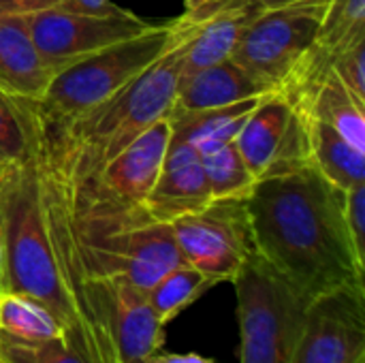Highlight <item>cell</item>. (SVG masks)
Here are the masks:
<instances>
[{"label":"cell","instance_id":"cell-3","mask_svg":"<svg viewBox=\"0 0 365 363\" xmlns=\"http://www.w3.org/2000/svg\"><path fill=\"white\" fill-rule=\"evenodd\" d=\"M0 248L2 293L26 295L45 306L62 325L66 342L88 363H101L53 252L34 139L24 160L0 169Z\"/></svg>","mask_w":365,"mask_h":363},{"label":"cell","instance_id":"cell-1","mask_svg":"<svg viewBox=\"0 0 365 363\" xmlns=\"http://www.w3.org/2000/svg\"><path fill=\"white\" fill-rule=\"evenodd\" d=\"M246 203L257 252L306 306L342 287H365L344 216L346 190L317 167L257 180Z\"/></svg>","mask_w":365,"mask_h":363},{"label":"cell","instance_id":"cell-25","mask_svg":"<svg viewBox=\"0 0 365 363\" xmlns=\"http://www.w3.org/2000/svg\"><path fill=\"white\" fill-rule=\"evenodd\" d=\"M0 363H88L62 336L24 340L0 332Z\"/></svg>","mask_w":365,"mask_h":363},{"label":"cell","instance_id":"cell-10","mask_svg":"<svg viewBox=\"0 0 365 363\" xmlns=\"http://www.w3.org/2000/svg\"><path fill=\"white\" fill-rule=\"evenodd\" d=\"M235 145L257 180L302 169L310 165L308 113L280 92H267L246 118Z\"/></svg>","mask_w":365,"mask_h":363},{"label":"cell","instance_id":"cell-20","mask_svg":"<svg viewBox=\"0 0 365 363\" xmlns=\"http://www.w3.org/2000/svg\"><path fill=\"white\" fill-rule=\"evenodd\" d=\"M310 165L317 167L331 184L351 190L365 182V152L349 143L336 128L308 116Z\"/></svg>","mask_w":365,"mask_h":363},{"label":"cell","instance_id":"cell-12","mask_svg":"<svg viewBox=\"0 0 365 363\" xmlns=\"http://www.w3.org/2000/svg\"><path fill=\"white\" fill-rule=\"evenodd\" d=\"M291 363H365V287H342L306 306Z\"/></svg>","mask_w":365,"mask_h":363},{"label":"cell","instance_id":"cell-9","mask_svg":"<svg viewBox=\"0 0 365 363\" xmlns=\"http://www.w3.org/2000/svg\"><path fill=\"white\" fill-rule=\"evenodd\" d=\"M246 199H212L199 212L169 223L184 263L220 285L233 282L257 252Z\"/></svg>","mask_w":365,"mask_h":363},{"label":"cell","instance_id":"cell-32","mask_svg":"<svg viewBox=\"0 0 365 363\" xmlns=\"http://www.w3.org/2000/svg\"><path fill=\"white\" fill-rule=\"evenodd\" d=\"M30 0H0V13H21Z\"/></svg>","mask_w":365,"mask_h":363},{"label":"cell","instance_id":"cell-7","mask_svg":"<svg viewBox=\"0 0 365 363\" xmlns=\"http://www.w3.org/2000/svg\"><path fill=\"white\" fill-rule=\"evenodd\" d=\"M331 0H297L263 9L244 30L231 60L276 92L317 39Z\"/></svg>","mask_w":365,"mask_h":363},{"label":"cell","instance_id":"cell-19","mask_svg":"<svg viewBox=\"0 0 365 363\" xmlns=\"http://www.w3.org/2000/svg\"><path fill=\"white\" fill-rule=\"evenodd\" d=\"M259 98L261 96L199 111L167 113L169 139L188 143L203 156L220 145L235 141L240 128L244 126L246 118L250 116Z\"/></svg>","mask_w":365,"mask_h":363},{"label":"cell","instance_id":"cell-33","mask_svg":"<svg viewBox=\"0 0 365 363\" xmlns=\"http://www.w3.org/2000/svg\"><path fill=\"white\" fill-rule=\"evenodd\" d=\"M265 9H274V6H282V4H289V2H297V0H261Z\"/></svg>","mask_w":365,"mask_h":363},{"label":"cell","instance_id":"cell-30","mask_svg":"<svg viewBox=\"0 0 365 363\" xmlns=\"http://www.w3.org/2000/svg\"><path fill=\"white\" fill-rule=\"evenodd\" d=\"M220 0H188L184 2V13L180 17H175L180 24H195L199 19H203L210 9H214Z\"/></svg>","mask_w":365,"mask_h":363},{"label":"cell","instance_id":"cell-18","mask_svg":"<svg viewBox=\"0 0 365 363\" xmlns=\"http://www.w3.org/2000/svg\"><path fill=\"white\" fill-rule=\"evenodd\" d=\"M263 94H267V90L229 58L190 75H180L169 113L222 107Z\"/></svg>","mask_w":365,"mask_h":363},{"label":"cell","instance_id":"cell-2","mask_svg":"<svg viewBox=\"0 0 365 363\" xmlns=\"http://www.w3.org/2000/svg\"><path fill=\"white\" fill-rule=\"evenodd\" d=\"M182 41L184 30L175 45L128 86L64 128L43 126L28 101L38 139L68 190L92 180L152 124L167 118L182 75Z\"/></svg>","mask_w":365,"mask_h":363},{"label":"cell","instance_id":"cell-16","mask_svg":"<svg viewBox=\"0 0 365 363\" xmlns=\"http://www.w3.org/2000/svg\"><path fill=\"white\" fill-rule=\"evenodd\" d=\"M261 0H220L195 24H175L184 30L182 75L229 60L250 21L263 11Z\"/></svg>","mask_w":365,"mask_h":363},{"label":"cell","instance_id":"cell-15","mask_svg":"<svg viewBox=\"0 0 365 363\" xmlns=\"http://www.w3.org/2000/svg\"><path fill=\"white\" fill-rule=\"evenodd\" d=\"M212 199L201 154L188 143L169 139L160 173L145 199L148 218L171 223L180 216L199 212Z\"/></svg>","mask_w":365,"mask_h":363},{"label":"cell","instance_id":"cell-17","mask_svg":"<svg viewBox=\"0 0 365 363\" xmlns=\"http://www.w3.org/2000/svg\"><path fill=\"white\" fill-rule=\"evenodd\" d=\"M53 75L32 41L26 15L0 13V90L11 98L41 101Z\"/></svg>","mask_w":365,"mask_h":363},{"label":"cell","instance_id":"cell-27","mask_svg":"<svg viewBox=\"0 0 365 363\" xmlns=\"http://www.w3.org/2000/svg\"><path fill=\"white\" fill-rule=\"evenodd\" d=\"M331 71L357 101L365 103V36L338 56Z\"/></svg>","mask_w":365,"mask_h":363},{"label":"cell","instance_id":"cell-8","mask_svg":"<svg viewBox=\"0 0 365 363\" xmlns=\"http://www.w3.org/2000/svg\"><path fill=\"white\" fill-rule=\"evenodd\" d=\"M79 255L96 308V282L124 278L148 293L169 270L184 263L169 223L148 220L98 235H77ZM98 317V312H96ZM107 334V332H105Z\"/></svg>","mask_w":365,"mask_h":363},{"label":"cell","instance_id":"cell-14","mask_svg":"<svg viewBox=\"0 0 365 363\" xmlns=\"http://www.w3.org/2000/svg\"><path fill=\"white\" fill-rule=\"evenodd\" d=\"M364 36L365 0H331L314 43L276 92L293 107H304L327 79L338 56Z\"/></svg>","mask_w":365,"mask_h":363},{"label":"cell","instance_id":"cell-28","mask_svg":"<svg viewBox=\"0 0 365 363\" xmlns=\"http://www.w3.org/2000/svg\"><path fill=\"white\" fill-rule=\"evenodd\" d=\"M47 9L86 13V15H118L126 11L111 0H30L21 13H34V11H47Z\"/></svg>","mask_w":365,"mask_h":363},{"label":"cell","instance_id":"cell-11","mask_svg":"<svg viewBox=\"0 0 365 363\" xmlns=\"http://www.w3.org/2000/svg\"><path fill=\"white\" fill-rule=\"evenodd\" d=\"M26 15L34 45L53 73L120 41L148 32L154 24L130 13L86 15L68 11H34Z\"/></svg>","mask_w":365,"mask_h":363},{"label":"cell","instance_id":"cell-24","mask_svg":"<svg viewBox=\"0 0 365 363\" xmlns=\"http://www.w3.org/2000/svg\"><path fill=\"white\" fill-rule=\"evenodd\" d=\"M0 332L24 340L64 338L62 325L45 306L17 293H0Z\"/></svg>","mask_w":365,"mask_h":363},{"label":"cell","instance_id":"cell-13","mask_svg":"<svg viewBox=\"0 0 365 363\" xmlns=\"http://www.w3.org/2000/svg\"><path fill=\"white\" fill-rule=\"evenodd\" d=\"M96 310L115 363H143L160 351L165 325L156 319L141 289L124 278L96 282Z\"/></svg>","mask_w":365,"mask_h":363},{"label":"cell","instance_id":"cell-4","mask_svg":"<svg viewBox=\"0 0 365 363\" xmlns=\"http://www.w3.org/2000/svg\"><path fill=\"white\" fill-rule=\"evenodd\" d=\"M182 30L175 19L154 24L148 32L109 45L53 75L41 101H30L36 118L47 128H64L128 86L167 49Z\"/></svg>","mask_w":365,"mask_h":363},{"label":"cell","instance_id":"cell-6","mask_svg":"<svg viewBox=\"0 0 365 363\" xmlns=\"http://www.w3.org/2000/svg\"><path fill=\"white\" fill-rule=\"evenodd\" d=\"M237 297L240 363H291L306 304L255 252L231 282Z\"/></svg>","mask_w":365,"mask_h":363},{"label":"cell","instance_id":"cell-21","mask_svg":"<svg viewBox=\"0 0 365 363\" xmlns=\"http://www.w3.org/2000/svg\"><path fill=\"white\" fill-rule=\"evenodd\" d=\"M297 109L329 124L349 143L365 152V103L351 94V90L336 77L334 71L312 94V98Z\"/></svg>","mask_w":365,"mask_h":363},{"label":"cell","instance_id":"cell-23","mask_svg":"<svg viewBox=\"0 0 365 363\" xmlns=\"http://www.w3.org/2000/svg\"><path fill=\"white\" fill-rule=\"evenodd\" d=\"M201 165L214 199H246L257 184L235 141L203 154Z\"/></svg>","mask_w":365,"mask_h":363},{"label":"cell","instance_id":"cell-31","mask_svg":"<svg viewBox=\"0 0 365 363\" xmlns=\"http://www.w3.org/2000/svg\"><path fill=\"white\" fill-rule=\"evenodd\" d=\"M143 363H214L207 357H201L197 353H154Z\"/></svg>","mask_w":365,"mask_h":363},{"label":"cell","instance_id":"cell-26","mask_svg":"<svg viewBox=\"0 0 365 363\" xmlns=\"http://www.w3.org/2000/svg\"><path fill=\"white\" fill-rule=\"evenodd\" d=\"M32 152V135L26 107L0 90V169L24 160Z\"/></svg>","mask_w":365,"mask_h":363},{"label":"cell","instance_id":"cell-22","mask_svg":"<svg viewBox=\"0 0 365 363\" xmlns=\"http://www.w3.org/2000/svg\"><path fill=\"white\" fill-rule=\"evenodd\" d=\"M220 285L212 276L199 272L197 267L182 263L173 270H169L158 282H154L145 297L150 308L154 310L156 319L167 325L178 315H182L188 306H192L197 300H201L210 289Z\"/></svg>","mask_w":365,"mask_h":363},{"label":"cell","instance_id":"cell-34","mask_svg":"<svg viewBox=\"0 0 365 363\" xmlns=\"http://www.w3.org/2000/svg\"><path fill=\"white\" fill-rule=\"evenodd\" d=\"M0 293H2V248H0Z\"/></svg>","mask_w":365,"mask_h":363},{"label":"cell","instance_id":"cell-5","mask_svg":"<svg viewBox=\"0 0 365 363\" xmlns=\"http://www.w3.org/2000/svg\"><path fill=\"white\" fill-rule=\"evenodd\" d=\"M169 122L158 120L71 195L75 233L98 235L148 223L145 199L160 173Z\"/></svg>","mask_w":365,"mask_h":363},{"label":"cell","instance_id":"cell-29","mask_svg":"<svg viewBox=\"0 0 365 363\" xmlns=\"http://www.w3.org/2000/svg\"><path fill=\"white\" fill-rule=\"evenodd\" d=\"M346 227L353 240V246L365 263V182L355 184L346 190V205H344Z\"/></svg>","mask_w":365,"mask_h":363},{"label":"cell","instance_id":"cell-35","mask_svg":"<svg viewBox=\"0 0 365 363\" xmlns=\"http://www.w3.org/2000/svg\"><path fill=\"white\" fill-rule=\"evenodd\" d=\"M184 2H188V0H184Z\"/></svg>","mask_w":365,"mask_h":363}]
</instances>
